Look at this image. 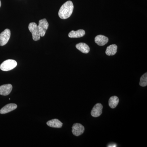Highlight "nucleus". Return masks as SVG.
Listing matches in <instances>:
<instances>
[{
    "label": "nucleus",
    "mask_w": 147,
    "mask_h": 147,
    "mask_svg": "<svg viewBox=\"0 0 147 147\" xmlns=\"http://www.w3.org/2000/svg\"><path fill=\"white\" fill-rule=\"evenodd\" d=\"M73 9V3L71 1H67L64 3L60 9L58 13L59 17L61 19H67L71 16Z\"/></svg>",
    "instance_id": "obj_1"
},
{
    "label": "nucleus",
    "mask_w": 147,
    "mask_h": 147,
    "mask_svg": "<svg viewBox=\"0 0 147 147\" xmlns=\"http://www.w3.org/2000/svg\"><path fill=\"white\" fill-rule=\"evenodd\" d=\"M17 65V62L14 60H7L1 65L0 69L2 71H8L15 68Z\"/></svg>",
    "instance_id": "obj_2"
},
{
    "label": "nucleus",
    "mask_w": 147,
    "mask_h": 147,
    "mask_svg": "<svg viewBox=\"0 0 147 147\" xmlns=\"http://www.w3.org/2000/svg\"><path fill=\"white\" fill-rule=\"evenodd\" d=\"M28 29L32 33L33 39L34 41H37L40 39V36L37 24L35 23H30L28 26Z\"/></svg>",
    "instance_id": "obj_3"
},
{
    "label": "nucleus",
    "mask_w": 147,
    "mask_h": 147,
    "mask_svg": "<svg viewBox=\"0 0 147 147\" xmlns=\"http://www.w3.org/2000/svg\"><path fill=\"white\" fill-rule=\"evenodd\" d=\"M38 27L40 36H44L49 27V24L47 20L45 18H44L40 20Z\"/></svg>",
    "instance_id": "obj_4"
},
{
    "label": "nucleus",
    "mask_w": 147,
    "mask_h": 147,
    "mask_svg": "<svg viewBox=\"0 0 147 147\" xmlns=\"http://www.w3.org/2000/svg\"><path fill=\"white\" fill-rule=\"evenodd\" d=\"M11 36L10 30L5 29L0 34V46H4L8 42Z\"/></svg>",
    "instance_id": "obj_5"
},
{
    "label": "nucleus",
    "mask_w": 147,
    "mask_h": 147,
    "mask_svg": "<svg viewBox=\"0 0 147 147\" xmlns=\"http://www.w3.org/2000/svg\"><path fill=\"white\" fill-rule=\"evenodd\" d=\"M85 128L81 124L76 123L72 127V134L76 136H79L84 133Z\"/></svg>",
    "instance_id": "obj_6"
},
{
    "label": "nucleus",
    "mask_w": 147,
    "mask_h": 147,
    "mask_svg": "<svg viewBox=\"0 0 147 147\" xmlns=\"http://www.w3.org/2000/svg\"><path fill=\"white\" fill-rule=\"evenodd\" d=\"M103 106L102 104L98 103L94 105L91 113V115L94 117H97L100 116L102 113Z\"/></svg>",
    "instance_id": "obj_7"
},
{
    "label": "nucleus",
    "mask_w": 147,
    "mask_h": 147,
    "mask_svg": "<svg viewBox=\"0 0 147 147\" xmlns=\"http://www.w3.org/2000/svg\"><path fill=\"white\" fill-rule=\"evenodd\" d=\"M12 90L11 84H8L2 85L0 86V94L3 96L8 95Z\"/></svg>",
    "instance_id": "obj_8"
},
{
    "label": "nucleus",
    "mask_w": 147,
    "mask_h": 147,
    "mask_svg": "<svg viewBox=\"0 0 147 147\" xmlns=\"http://www.w3.org/2000/svg\"><path fill=\"white\" fill-rule=\"evenodd\" d=\"M108 38L107 37L102 35H99L95 38V42L99 46H103L108 42Z\"/></svg>",
    "instance_id": "obj_9"
},
{
    "label": "nucleus",
    "mask_w": 147,
    "mask_h": 147,
    "mask_svg": "<svg viewBox=\"0 0 147 147\" xmlns=\"http://www.w3.org/2000/svg\"><path fill=\"white\" fill-rule=\"evenodd\" d=\"M17 105L14 103H10L5 105L0 110L1 114H6L14 110L17 108Z\"/></svg>",
    "instance_id": "obj_10"
},
{
    "label": "nucleus",
    "mask_w": 147,
    "mask_h": 147,
    "mask_svg": "<svg viewBox=\"0 0 147 147\" xmlns=\"http://www.w3.org/2000/svg\"><path fill=\"white\" fill-rule=\"evenodd\" d=\"M86 32L84 30H79L77 31L72 30L69 33L68 36L71 38H77L83 37Z\"/></svg>",
    "instance_id": "obj_11"
},
{
    "label": "nucleus",
    "mask_w": 147,
    "mask_h": 147,
    "mask_svg": "<svg viewBox=\"0 0 147 147\" xmlns=\"http://www.w3.org/2000/svg\"><path fill=\"white\" fill-rule=\"evenodd\" d=\"M76 47L78 50L84 54H87V53H89L90 47L86 43H84V42H80V43L76 44Z\"/></svg>",
    "instance_id": "obj_12"
},
{
    "label": "nucleus",
    "mask_w": 147,
    "mask_h": 147,
    "mask_svg": "<svg viewBox=\"0 0 147 147\" xmlns=\"http://www.w3.org/2000/svg\"><path fill=\"white\" fill-rule=\"evenodd\" d=\"M48 126L54 128H61L63 125V123L57 119H54L47 122Z\"/></svg>",
    "instance_id": "obj_13"
},
{
    "label": "nucleus",
    "mask_w": 147,
    "mask_h": 147,
    "mask_svg": "<svg viewBox=\"0 0 147 147\" xmlns=\"http://www.w3.org/2000/svg\"><path fill=\"white\" fill-rule=\"evenodd\" d=\"M117 46L115 44H113L108 46L105 51V54L108 56H113L117 52Z\"/></svg>",
    "instance_id": "obj_14"
},
{
    "label": "nucleus",
    "mask_w": 147,
    "mask_h": 147,
    "mask_svg": "<svg viewBox=\"0 0 147 147\" xmlns=\"http://www.w3.org/2000/svg\"><path fill=\"white\" fill-rule=\"evenodd\" d=\"M119 102V98L117 96H111L109 100V105L111 108H115Z\"/></svg>",
    "instance_id": "obj_15"
},
{
    "label": "nucleus",
    "mask_w": 147,
    "mask_h": 147,
    "mask_svg": "<svg viewBox=\"0 0 147 147\" xmlns=\"http://www.w3.org/2000/svg\"><path fill=\"white\" fill-rule=\"evenodd\" d=\"M139 85L142 87L146 86L147 85V73H146L142 75L140 79Z\"/></svg>",
    "instance_id": "obj_16"
},
{
    "label": "nucleus",
    "mask_w": 147,
    "mask_h": 147,
    "mask_svg": "<svg viewBox=\"0 0 147 147\" xmlns=\"http://www.w3.org/2000/svg\"><path fill=\"white\" fill-rule=\"evenodd\" d=\"M108 147H117V145L116 144H112L109 145V146H108Z\"/></svg>",
    "instance_id": "obj_17"
},
{
    "label": "nucleus",
    "mask_w": 147,
    "mask_h": 147,
    "mask_svg": "<svg viewBox=\"0 0 147 147\" xmlns=\"http://www.w3.org/2000/svg\"><path fill=\"white\" fill-rule=\"evenodd\" d=\"M1 0H0V7H1Z\"/></svg>",
    "instance_id": "obj_18"
}]
</instances>
